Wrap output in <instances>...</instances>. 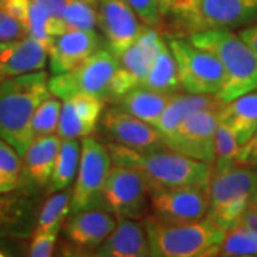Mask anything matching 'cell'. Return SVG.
Returning <instances> with one entry per match:
<instances>
[{"label":"cell","instance_id":"obj_1","mask_svg":"<svg viewBox=\"0 0 257 257\" xmlns=\"http://www.w3.org/2000/svg\"><path fill=\"white\" fill-rule=\"evenodd\" d=\"M50 94L49 76L43 70L13 76L0 83V138L22 157L33 140L35 111Z\"/></svg>","mask_w":257,"mask_h":257},{"label":"cell","instance_id":"obj_2","mask_svg":"<svg viewBox=\"0 0 257 257\" xmlns=\"http://www.w3.org/2000/svg\"><path fill=\"white\" fill-rule=\"evenodd\" d=\"M113 165L135 169L146 177L150 187H167L180 184L209 186L213 163L202 162L170 149L136 150L114 142L106 145Z\"/></svg>","mask_w":257,"mask_h":257},{"label":"cell","instance_id":"obj_3","mask_svg":"<svg viewBox=\"0 0 257 257\" xmlns=\"http://www.w3.org/2000/svg\"><path fill=\"white\" fill-rule=\"evenodd\" d=\"M189 40L219 59L224 84L219 93L223 101L257 89V56L233 29L209 28L190 33Z\"/></svg>","mask_w":257,"mask_h":257},{"label":"cell","instance_id":"obj_4","mask_svg":"<svg viewBox=\"0 0 257 257\" xmlns=\"http://www.w3.org/2000/svg\"><path fill=\"white\" fill-rule=\"evenodd\" d=\"M146 227L150 256L204 257L217 256L226 230L207 216L193 221H163L149 216Z\"/></svg>","mask_w":257,"mask_h":257},{"label":"cell","instance_id":"obj_5","mask_svg":"<svg viewBox=\"0 0 257 257\" xmlns=\"http://www.w3.org/2000/svg\"><path fill=\"white\" fill-rule=\"evenodd\" d=\"M257 190V169L234 165L213 172L207 217L224 230L237 226Z\"/></svg>","mask_w":257,"mask_h":257},{"label":"cell","instance_id":"obj_6","mask_svg":"<svg viewBox=\"0 0 257 257\" xmlns=\"http://www.w3.org/2000/svg\"><path fill=\"white\" fill-rule=\"evenodd\" d=\"M117 67V56L110 49H97L74 69L49 79V89L60 100L76 94H93L109 100L110 83Z\"/></svg>","mask_w":257,"mask_h":257},{"label":"cell","instance_id":"obj_7","mask_svg":"<svg viewBox=\"0 0 257 257\" xmlns=\"http://www.w3.org/2000/svg\"><path fill=\"white\" fill-rule=\"evenodd\" d=\"M167 45L175 56L184 92L219 96L224 84V70L216 56L183 37H170Z\"/></svg>","mask_w":257,"mask_h":257},{"label":"cell","instance_id":"obj_8","mask_svg":"<svg viewBox=\"0 0 257 257\" xmlns=\"http://www.w3.org/2000/svg\"><path fill=\"white\" fill-rule=\"evenodd\" d=\"M111 167L113 160L107 146L93 136L83 138L79 172L70 199V213L101 206V192Z\"/></svg>","mask_w":257,"mask_h":257},{"label":"cell","instance_id":"obj_9","mask_svg":"<svg viewBox=\"0 0 257 257\" xmlns=\"http://www.w3.org/2000/svg\"><path fill=\"white\" fill-rule=\"evenodd\" d=\"M150 203V184L140 172L113 165L101 192V206L116 217L142 219Z\"/></svg>","mask_w":257,"mask_h":257},{"label":"cell","instance_id":"obj_10","mask_svg":"<svg viewBox=\"0 0 257 257\" xmlns=\"http://www.w3.org/2000/svg\"><path fill=\"white\" fill-rule=\"evenodd\" d=\"M149 209L157 220L193 221L206 217L209 209V186L180 184L150 187Z\"/></svg>","mask_w":257,"mask_h":257},{"label":"cell","instance_id":"obj_11","mask_svg":"<svg viewBox=\"0 0 257 257\" xmlns=\"http://www.w3.org/2000/svg\"><path fill=\"white\" fill-rule=\"evenodd\" d=\"M163 37L150 26H146L139 39L117 57V67L110 83L109 101L142 86L155 62Z\"/></svg>","mask_w":257,"mask_h":257},{"label":"cell","instance_id":"obj_12","mask_svg":"<svg viewBox=\"0 0 257 257\" xmlns=\"http://www.w3.org/2000/svg\"><path fill=\"white\" fill-rule=\"evenodd\" d=\"M219 109L220 107L204 109L193 113L176 128L172 136L166 139V146L186 156L213 163Z\"/></svg>","mask_w":257,"mask_h":257},{"label":"cell","instance_id":"obj_13","mask_svg":"<svg viewBox=\"0 0 257 257\" xmlns=\"http://www.w3.org/2000/svg\"><path fill=\"white\" fill-rule=\"evenodd\" d=\"M96 10L107 47L117 57L138 40L146 28L127 0H99Z\"/></svg>","mask_w":257,"mask_h":257},{"label":"cell","instance_id":"obj_14","mask_svg":"<svg viewBox=\"0 0 257 257\" xmlns=\"http://www.w3.org/2000/svg\"><path fill=\"white\" fill-rule=\"evenodd\" d=\"M101 127L111 142L136 150L169 149L156 126L143 121L113 104L101 114Z\"/></svg>","mask_w":257,"mask_h":257},{"label":"cell","instance_id":"obj_15","mask_svg":"<svg viewBox=\"0 0 257 257\" xmlns=\"http://www.w3.org/2000/svg\"><path fill=\"white\" fill-rule=\"evenodd\" d=\"M117 217L103 206L70 213L63 224L66 239L76 250H96L114 230Z\"/></svg>","mask_w":257,"mask_h":257},{"label":"cell","instance_id":"obj_16","mask_svg":"<svg viewBox=\"0 0 257 257\" xmlns=\"http://www.w3.org/2000/svg\"><path fill=\"white\" fill-rule=\"evenodd\" d=\"M19 190L0 193V239L25 240L36 227L37 200Z\"/></svg>","mask_w":257,"mask_h":257},{"label":"cell","instance_id":"obj_17","mask_svg":"<svg viewBox=\"0 0 257 257\" xmlns=\"http://www.w3.org/2000/svg\"><path fill=\"white\" fill-rule=\"evenodd\" d=\"M104 110V100L93 94H76L62 101L57 135L62 139L92 136Z\"/></svg>","mask_w":257,"mask_h":257},{"label":"cell","instance_id":"obj_18","mask_svg":"<svg viewBox=\"0 0 257 257\" xmlns=\"http://www.w3.org/2000/svg\"><path fill=\"white\" fill-rule=\"evenodd\" d=\"M97 49H100V37L96 30H66L47 47L50 72L53 74L69 72Z\"/></svg>","mask_w":257,"mask_h":257},{"label":"cell","instance_id":"obj_19","mask_svg":"<svg viewBox=\"0 0 257 257\" xmlns=\"http://www.w3.org/2000/svg\"><path fill=\"white\" fill-rule=\"evenodd\" d=\"M47 59V47L29 35L0 42V72L5 79L43 70Z\"/></svg>","mask_w":257,"mask_h":257},{"label":"cell","instance_id":"obj_20","mask_svg":"<svg viewBox=\"0 0 257 257\" xmlns=\"http://www.w3.org/2000/svg\"><path fill=\"white\" fill-rule=\"evenodd\" d=\"M92 254L99 257L150 256V246L143 221L117 217V224L114 230Z\"/></svg>","mask_w":257,"mask_h":257},{"label":"cell","instance_id":"obj_21","mask_svg":"<svg viewBox=\"0 0 257 257\" xmlns=\"http://www.w3.org/2000/svg\"><path fill=\"white\" fill-rule=\"evenodd\" d=\"M257 22V0H203L202 29H237Z\"/></svg>","mask_w":257,"mask_h":257},{"label":"cell","instance_id":"obj_22","mask_svg":"<svg viewBox=\"0 0 257 257\" xmlns=\"http://www.w3.org/2000/svg\"><path fill=\"white\" fill-rule=\"evenodd\" d=\"M62 138L55 135L35 138L23 156V177L37 187H47L60 150Z\"/></svg>","mask_w":257,"mask_h":257},{"label":"cell","instance_id":"obj_23","mask_svg":"<svg viewBox=\"0 0 257 257\" xmlns=\"http://www.w3.org/2000/svg\"><path fill=\"white\" fill-rule=\"evenodd\" d=\"M223 100L217 94H196V93H175L170 101L167 103L162 117L157 121L156 127L166 139L172 136L175 130L193 113L204 109L220 107Z\"/></svg>","mask_w":257,"mask_h":257},{"label":"cell","instance_id":"obj_24","mask_svg":"<svg viewBox=\"0 0 257 257\" xmlns=\"http://www.w3.org/2000/svg\"><path fill=\"white\" fill-rule=\"evenodd\" d=\"M219 120L231 128L239 145L243 146L257 128V89L240 94L233 100L223 101Z\"/></svg>","mask_w":257,"mask_h":257},{"label":"cell","instance_id":"obj_25","mask_svg":"<svg viewBox=\"0 0 257 257\" xmlns=\"http://www.w3.org/2000/svg\"><path fill=\"white\" fill-rule=\"evenodd\" d=\"M173 94L175 93L159 92L145 86H139L121 94L111 103L121 110L130 113L132 116L147 121L152 126H156Z\"/></svg>","mask_w":257,"mask_h":257},{"label":"cell","instance_id":"obj_26","mask_svg":"<svg viewBox=\"0 0 257 257\" xmlns=\"http://www.w3.org/2000/svg\"><path fill=\"white\" fill-rule=\"evenodd\" d=\"M142 86L165 93H177L182 89L175 56L165 39L159 47L155 62Z\"/></svg>","mask_w":257,"mask_h":257},{"label":"cell","instance_id":"obj_27","mask_svg":"<svg viewBox=\"0 0 257 257\" xmlns=\"http://www.w3.org/2000/svg\"><path fill=\"white\" fill-rule=\"evenodd\" d=\"M82 142L77 139H62L60 150L56 159L55 169L47 184V193H56L69 189L73 183L74 176L77 175V169L80 163Z\"/></svg>","mask_w":257,"mask_h":257},{"label":"cell","instance_id":"obj_28","mask_svg":"<svg viewBox=\"0 0 257 257\" xmlns=\"http://www.w3.org/2000/svg\"><path fill=\"white\" fill-rule=\"evenodd\" d=\"M26 29L29 36L35 37L46 47L50 46L52 40L56 36L64 32L62 20L56 18L46 6H43L36 0H30Z\"/></svg>","mask_w":257,"mask_h":257},{"label":"cell","instance_id":"obj_29","mask_svg":"<svg viewBox=\"0 0 257 257\" xmlns=\"http://www.w3.org/2000/svg\"><path fill=\"white\" fill-rule=\"evenodd\" d=\"M203 0H160L162 18H169L177 26L194 33L202 29Z\"/></svg>","mask_w":257,"mask_h":257},{"label":"cell","instance_id":"obj_30","mask_svg":"<svg viewBox=\"0 0 257 257\" xmlns=\"http://www.w3.org/2000/svg\"><path fill=\"white\" fill-rule=\"evenodd\" d=\"M70 199L72 193L66 192V189L52 193V196L43 203L39 210L35 230L59 233V230L63 227L64 221L70 214Z\"/></svg>","mask_w":257,"mask_h":257},{"label":"cell","instance_id":"obj_31","mask_svg":"<svg viewBox=\"0 0 257 257\" xmlns=\"http://www.w3.org/2000/svg\"><path fill=\"white\" fill-rule=\"evenodd\" d=\"M23 182V157L15 147L0 138V193L22 189Z\"/></svg>","mask_w":257,"mask_h":257},{"label":"cell","instance_id":"obj_32","mask_svg":"<svg viewBox=\"0 0 257 257\" xmlns=\"http://www.w3.org/2000/svg\"><path fill=\"white\" fill-rule=\"evenodd\" d=\"M217 256H257V233L241 223L226 230Z\"/></svg>","mask_w":257,"mask_h":257},{"label":"cell","instance_id":"obj_33","mask_svg":"<svg viewBox=\"0 0 257 257\" xmlns=\"http://www.w3.org/2000/svg\"><path fill=\"white\" fill-rule=\"evenodd\" d=\"M64 32L66 30H96L99 26L96 6L86 0H70L62 15Z\"/></svg>","mask_w":257,"mask_h":257},{"label":"cell","instance_id":"obj_34","mask_svg":"<svg viewBox=\"0 0 257 257\" xmlns=\"http://www.w3.org/2000/svg\"><path fill=\"white\" fill-rule=\"evenodd\" d=\"M239 142L234 136V133L231 132V128L219 120V126L216 130V140H214L213 172L224 170L236 165V157L239 153Z\"/></svg>","mask_w":257,"mask_h":257},{"label":"cell","instance_id":"obj_35","mask_svg":"<svg viewBox=\"0 0 257 257\" xmlns=\"http://www.w3.org/2000/svg\"><path fill=\"white\" fill-rule=\"evenodd\" d=\"M60 110H62V101L55 94H50L39 104L32 121L33 139L57 133Z\"/></svg>","mask_w":257,"mask_h":257},{"label":"cell","instance_id":"obj_36","mask_svg":"<svg viewBox=\"0 0 257 257\" xmlns=\"http://www.w3.org/2000/svg\"><path fill=\"white\" fill-rule=\"evenodd\" d=\"M57 234L55 231H43L33 230L32 241L29 247V256L32 257H49L53 254Z\"/></svg>","mask_w":257,"mask_h":257},{"label":"cell","instance_id":"obj_37","mask_svg":"<svg viewBox=\"0 0 257 257\" xmlns=\"http://www.w3.org/2000/svg\"><path fill=\"white\" fill-rule=\"evenodd\" d=\"M132 9L146 26H156L162 20L160 0H127Z\"/></svg>","mask_w":257,"mask_h":257},{"label":"cell","instance_id":"obj_38","mask_svg":"<svg viewBox=\"0 0 257 257\" xmlns=\"http://www.w3.org/2000/svg\"><path fill=\"white\" fill-rule=\"evenodd\" d=\"M25 36H28V29L25 23L0 8V42L15 40Z\"/></svg>","mask_w":257,"mask_h":257},{"label":"cell","instance_id":"obj_39","mask_svg":"<svg viewBox=\"0 0 257 257\" xmlns=\"http://www.w3.org/2000/svg\"><path fill=\"white\" fill-rule=\"evenodd\" d=\"M236 165L257 169V128L253 136L243 146H240L236 157Z\"/></svg>","mask_w":257,"mask_h":257},{"label":"cell","instance_id":"obj_40","mask_svg":"<svg viewBox=\"0 0 257 257\" xmlns=\"http://www.w3.org/2000/svg\"><path fill=\"white\" fill-rule=\"evenodd\" d=\"M239 36L246 42L248 47L256 53L257 56V22L248 26H244L239 30Z\"/></svg>","mask_w":257,"mask_h":257},{"label":"cell","instance_id":"obj_41","mask_svg":"<svg viewBox=\"0 0 257 257\" xmlns=\"http://www.w3.org/2000/svg\"><path fill=\"white\" fill-rule=\"evenodd\" d=\"M39 3H42L43 6H46L47 9L50 10L56 18L62 20V15H63L66 6L69 5L70 0H36Z\"/></svg>","mask_w":257,"mask_h":257},{"label":"cell","instance_id":"obj_42","mask_svg":"<svg viewBox=\"0 0 257 257\" xmlns=\"http://www.w3.org/2000/svg\"><path fill=\"white\" fill-rule=\"evenodd\" d=\"M240 223L244 224V226H247V227H250L251 230H254L257 233V209L253 204H250L247 209H246Z\"/></svg>","mask_w":257,"mask_h":257},{"label":"cell","instance_id":"obj_43","mask_svg":"<svg viewBox=\"0 0 257 257\" xmlns=\"http://www.w3.org/2000/svg\"><path fill=\"white\" fill-rule=\"evenodd\" d=\"M12 248L5 244V239H0V256H12Z\"/></svg>","mask_w":257,"mask_h":257},{"label":"cell","instance_id":"obj_44","mask_svg":"<svg viewBox=\"0 0 257 257\" xmlns=\"http://www.w3.org/2000/svg\"><path fill=\"white\" fill-rule=\"evenodd\" d=\"M251 204H253V206L257 209V190L256 193H254V196H253V202H251Z\"/></svg>","mask_w":257,"mask_h":257},{"label":"cell","instance_id":"obj_45","mask_svg":"<svg viewBox=\"0 0 257 257\" xmlns=\"http://www.w3.org/2000/svg\"><path fill=\"white\" fill-rule=\"evenodd\" d=\"M86 2H87V3H90V5H93V6H96L99 0H86Z\"/></svg>","mask_w":257,"mask_h":257},{"label":"cell","instance_id":"obj_46","mask_svg":"<svg viewBox=\"0 0 257 257\" xmlns=\"http://www.w3.org/2000/svg\"><path fill=\"white\" fill-rule=\"evenodd\" d=\"M3 80H6V79H5V76H3V74H2V72H0V83L3 82Z\"/></svg>","mask_w":257,"mask_h":257},{"label":"cell","instance_id":"obj_47","mask_svg":"<svg viewBox=\"0 0 257 257\" xmlns=\"http://www.w3.org/2000/svg\"><path fill=\"white\" fill-rule=\"evenodd\" d=\"M5 2H6V0H0V8H2V6L5 5Z\"/></svg>","mask_w":257,"mask_h":257}]
</instances>
